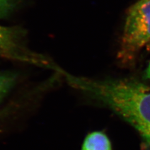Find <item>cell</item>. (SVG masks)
<instances>
[{
	"mask_svg": "<svg viewBox=\"0 0 150 150\" xmlns=\"http://www.w3.org/2000/svg\"><path fill=\"white\" fill-rule=\"evenodd\" d=\"M144 139L146 140V142H147V143L150 146V135H149L148 137H147L146 138H144Z\"/></svg>",
	"mask_w": 150,
	"mask_h": 150,
	"instance_id": "7",
	"label": "cell"
},
{
	"mask_svg": "<svg viewBox=\"0 0 150 150\" xmlns=\"http://www.w3.org/2000/svg\"><path fill=\"white\" fill-rule=\"evenodd\" d=\"M74 85L108 106L138 130L150 135V87L129 79L73 78Z\"/></svg>",
	"mask_w": 150,
	"mask_h": 150,
	"instance_id": "1",
	"label": "cell"
},
{
	"mask_svg": "<svg viewBox=\"0 0 150 150\" xmlns=\"http://www.w3.org/2000/svg\"><path fill=\"white\" fill-rule=\"evenodd\" d=\"M146 74H147V76H148V78H150V63H149V64L148 68V69H147Z\"/></svg>",
	"mask_w": 150,
	"mask_h": 150,
	"instance_id": "8",
	"label": "cell"
},
{
	"mask_svg": "<svg viewBox=\"0 0 150 150\" xmlns=\"http://www.w3.org/2000/svg\"><path fill=\"white\" fill-rule=\"evenodd\" d=\"M15 81V76L9 73H0V101L10 91Z\"/></svg>",
	"mask_w": 150,
	"mask_h": 150,
	"instance_id": "5",
	"label": "cell"
},
{
	"mask_svg": "<svg viewBox=\"0 0 150 150\" xmlns=\"http://www.w3.org/2000/svg\"><path fill=\"white\" fill-rule=\"evenodd\" d=\"M150 41V0H139L127 13L121 39L123 51L134 53Z\"/></svg>",
	"mask_w": 150,
	"mask_h": 150,
	"instance_id": "2",
	"label": "cell"
},
{
	"mask_svg": "<svg viewBox=\"0 0 150 150\" xmlns=\"http://www.w3.org/2000/svg\"><path fill=\"white\" fill-rule=\"evenodd\" d=\"M17 37L15 30L0 25V48L10 49L15 46Z\"/></svg>",
	"mask_w": 150,
	"mask_h": 150,
	"instance_id": "4",
	"label": "cell"
},
{
	"mask_svg": "<svg viewBox=\"0 0 150 150\" xmlns=\"http://www.w3.org/2000/svg\"><path fill=\"white\" fill-rule=\"evenodd\" d=\"M81 150H112L111 143L105 133L93 131L86 137Z\"/></svg>",
	"mask_w": 150,
	"mask_h": 150,
	"instance_id": "3",
	"label": "cell"
},
{
	"mask_svg": "<svg viewBox=\"0 0 150 150\" xmlns=\"http://www.w3.org/2000/svg\"><path fill=\"white\" fill-rule=\"evenodd\" d=\"M15 0H0V18L6 15L15 5Z\"/></svg>",
	"mask_w": 150,
	"mask_h": 150,
	"instance_id": "6",
	"label": "cell"
}]
</instances>
